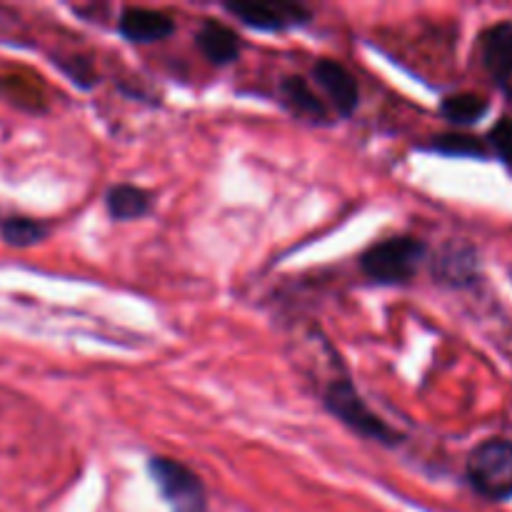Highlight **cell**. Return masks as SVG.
I'll use <instances>...</instances> for the list:
<instances>
[{"mask_svg":"<svg viewBox=\"0 0 512 512\" xmlns=\"http://www.w3.org/2000/svg\"><path fill=\"white\" fill-rule=\"evenodd\" d=\"M118 30L125 40L130 43H158V40H165L168 35H173L175 23L170 20V15L160 13V10L153 8H125L118 18Z\"/></svg>","mask_w":512,"mask_h":512,"instance_id":"7","label":"cell"},{"mask_svg":"<svg viewBox=\"0 0 512 512\" xmlns=\"http://www.w3.org/2000/svg\"><path fill=\"white\" fill-rule=\"evenodd\" d=\"M490 110L488 100L480 98L475 93H458V95H448L440 105V113L455 125H473L483 118L485 113Z\"/></svg>","mask_w":512,"mask_h":512,"instance_id":"14","label":"cell"},{"mask_svg":"<svg viewBox=\"0 0 512 512\" xmlns=\"http://www.w3.org/2000/svg\"><path fill=\"white\" fill-rule=\"evenodd\" d=\"M468 480L480 495L505 500L512 495V443L485 440L470 453Z\"/></svg>","mask_w":512,"mask_h":512,"instance_id":"4","label":"cell"},{"mask_svg":"<svg viewBox=\"0 0 512 512\" xmlns=\"http://www.w3.org/2000/svg\"><path fill=\"white\" fill-rule=\"evenodd\" d=\"M105 205H108L110 218L118 220V223H128V220L145 218L153 208V198H150L148 190L138 188V185L120 183L108 190Z\"/></svg>","mask_w":512,"mask_h":512,"instance_id":"12","label":"cell"},{"mask_svg":"<svg viewBox=\"0 0 512 512\" xmlns=\"http://www.w3.org/2000/svg\"><path fill=\"white\" fill-rule=\"evenodd\" d=\"M195 43H198L200 53L213 65L235 63L240 58V50H243L238 33L228 25L218 23V20H205L200 25L198 35H195Z\"/></svg>","mask_w":512,"mask_h":512,"instance_id":"9","label":"cell"},{"mask_svg":"<svg viewBox=\"0 0 512 512\" xmlns=\"http://www.w3.org/2000/svg\"><path fill=\"white\" fill-rule=\"evenodd\" d=\"M50 228L35 218H23V215H13V218L0 220V235L13 248H30V245L40 243L48 238Z\"/></svg>","mask_w":512,"mask_h":512,"instance_id":"13","label":"cell"},{"mask_svg":"<svg viewBox=\"0 0 512 512\" xmlns=\"http://www.w3.org/2000/svg\"><path fill=\"white\" fill-rule=\"evenodd\" d=\"M223 8L243 25L263 30V33H280V30L305 25L310 20V10L298 3H258V0L243 3V0H235V3H225Z\"/></svg>","mask_w":512,"mask_h":512,"instance_id":"5","label":"cell"},{"mask_svg":"<svg viewBox=\"0 0 512 512\" xmlns=\"http://www.w3.org/2000/svg\"><path fill=\"white\" fill-rule=\"evenodd\" d=\"M490 145H493L495 153H498L500 158L512 163V120L510 118H500L498 123L493 125V130H490Z\"/></svg>","mask_w":512,"mask_h":512,"instance_id":"16","label":"cell"},{"mask_svg":"<svg viewBox=\"0 0 512 512\" xmlns=\"http://www.w3.org/2000/svg\"><path fill=\"white\" fill-rule=\"evenodd\" d=\"M483 45V63L498 83H505L512 75V23H498L488 28L480 38Z\"/></svg>","mask_w":512,"mask_h":512,"instance_id":"11","label":"cell"},{"mask_svg":"<svg viewBox=\"0 0 512 512\" xmlns=\"http://www.w3.org/2000/svg\"><path fill=\"white\" fill-rule=\"evenodd\" d=\"M430 148L443 155H455V158H485L488 155V148L483 145V140L460 133L438 135V138H433Z\"/></svg>","mask_w":512,"mask_h":512,"instance_id":"15","label":"cell"},{"mask_svg":"<svg viewBox=\"0 0 512 512\" xmlns=\"http://www.w3.org/2000/svg\"><path fill=\"white\" fill-rule=\"evenodd\" d=\"M425 253H428V248H425L423 240L400 235V238L383 240V243L365 250L360 255V270L373 283L405 285L418 273V265L423 263Z\"/></svg>","mask_w":512,"mask_h":512,"instance_id":"1","label":"cell"},{"mask_svg":"<svg viewBox=\"0 0 512 512\" xmlns=\"http://www.w3.org/2000/svg\"><path fill=\"white\" fill-rule=\"evenodd\" d=\"M280 98H283L285 108H288L290 113L308 120V123L325 125L330 120V113L323 105V100L313 93L308 80H303L300 75H288V78H283V83H280Z\"/></svg>","mask_w":512,"mask_h":512,"instance_id":"10","label":"cell"},{"mask_svg":"<svg viewBox=\"0 0 512 512\" xmlns=\"http://www.w3.org/2000/svg\"><path fill=\"white\" fill-rule=\"evenodd\" d=\"M150 478L160 490L165 503L173 512H205L208 510V493L205 485L188 465L173 458H150Z\"/></svg>","mask_w":512,"mask_h":512,"instance_id":"3","label":"cell"},{"mask_svg":"<svg viewBox=\"0 0 512 512\" xmlns=\"http://www.w3.org/2000/svg\"><path fill=\"white\" fill-rule=\"evenodd\" d=\"M313 78L320 88L328 93L330 103L338 110L343 118L355 113L360 103V88L358 80L350 75V70L345 65H340L338 60L323 58L313 65Z\"/></svg>","mask_w":512,"mask_h":512,"instance_id":"6","label":"cell"},{"mask_svg":"<svg viewBox=\"0 0 512 512\" xmlns=\"http://www.w3.org/2000/svg\"><path fill=\"white\" fill-rule=\"evenodd\" d=\"M433 275L440 283L453 285V288L473 285L475 278H478V255L465 243L445 245L438 258H435Z\"/></svg>","mask_w":512,"mask_h":512,"instance_id":"8","label":"cell"},{"mask_svg":"<svg viewBox=\"0 0 512 512\" xmlns=\"http://www.w3.org/2000/svg\"><path fill=\"white\" fill-rule=\"evenodd\" d=\"M325 408L340 420V423L348 425L353 433H358L360 438L375 440L380 445H398L403 443V435L398 430L390 428L380 415H375L368 408L360 393L355 390V385L350 380H335L325 390Z\"/></svg>","mask_w":512,"mask_h":512,"instance_id":"2","label":"cell"}]
</instances>
